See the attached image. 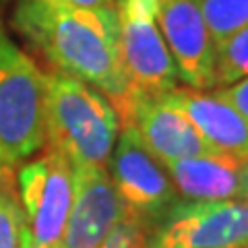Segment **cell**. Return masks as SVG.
Segmentation results:
<instances>
[{
  "label": "cell",
  "mask_w": 248,
  "mask_h": 248,
  "mask_svg": "<svg viewBox=\"0 0 248 248\" xmlns=\"http://www.w3.org/2000/svg\"><path fill=\"white\" fill-rule=\"evenodd\" d=\"M244 77H248V23L217 48V87Z\"/></svg>",
  "instance_id": "15"
},
{
  "label": "cell",
  "mask_w": 248,
  "mask_h": 248,
  "mask_svg": "<svg viewBox=\"0 0 248 248\" xmlns=\"http://www.w3.org/2000/svg\"><path fill=\"white\" fill-rule=\"evenodd\" d=\"M56 2L68 4V6H79V9H97V6L116 4V0H56Z\"/></svg>",
  "instance_id": "18"
},
{
  "label": "cell",
  "mask_w": 248,
  "mask_h": 248,
  "mask_svg": "<svg viewBox=\"0 0 248 248\" xmlns=\"http://www.w3.org/2000/svg\"><path fill=\"white\" fill-rule=\"evenodd\" d=\"M217 48L248 23V0H201Z\"/></svg>",
  "instance_id": "14"
},
{
  "label": "cell",
  "mask_w": 248,
  "mask_h": 248,
  "mask_svg": "<svg viewBox=\"0 0 248 248\" xmlns=\"http://www.w3.org/2000/svg\"><path fill=\"white\" fill-rule=\"evenodd\" d=\"M161 33L176 62L180 81L190 89L217 87V44L201 0H157Z\"/></svg>",
  "instance_id": "8"
},
{
  "label": "cell",
  "mask_w": 248,
  "mask_h": 248,
  "mask_svg": "<svg viewBox=\"0 0 248 248\" xmlns=\"http://www.w3.org/2000/svg\"><path fill=\"white\" fill-rule=\"evenodd\" d=\"M13 25L52 64V71L95 87L114 108L128 99L130 83L120 58L116 4L79 9L56 0H19Z\"/></svg>",
  "instance_id": "1"
},
{
  "label": "cell",
  "mask_w": 248,
  "mask_h": 248,
  "mask_svg": "<svg viewBox=\"0 0 248 248\" xmlns=\"http://www.w3.org/2000/svg\"><path fill=\"white\" fill-rule=\"evenodd\" d=\"M106 168L124 207V215L147 223L151 230L178 203L176 186L166 166L149 151L133 124L120 126L118 141Z\"/></svg>",
  "instance_id": "6"
},
{
  "label": "cell",
  "mask_w": 248,
  "mask_h": 248,
  "mask_svg": "<svg viewBox=\"0 0 248 248\" xmlns=\"http://www.w3.org/2000/svg\"><path fill=\"white\" fill-rule=\"evenodd\" d=\"M244 201H248V161H244Z\"/></svg>",
  "instance_id": "19"
},
{
  "label": "cell",
  "mask_w": 248,
  "mask_h": 248,
  "mask_svg": "<svg viewBox=\"0 0 248 248\" xmlns=\"http://www.w3.org/2000/svg\"><path fill=\"white\" fill-rule=\"evenodd\" d=\"M25 226L21 236L33 246H58L77 195V168L62 153L44 149L17 168Z\"/></svg>",
  "instance_id": "4"
},
{
  "label": "cell",
  "mask_w": 248,
  "mask_h": 248,
  "mask_svg": "<svg viewBox=\"0 0 248 248\" xmlns=\"http://www.w3.org/2000/svg\"><path fill=\"white\" fill-rule=\"evenodd\" d=\"M23 226L17 170H0V248H21Z\"/></svg>",
  "instance_id": "13"
},
{
  "label": "cell",
  "mask_w": 248,
  "mask_h": 248,
  "mask_svg": "<svg viewBox=\"0 0 248 248\" xmlns=\"http://www.w3.org/2000/svg\"><path fill=\"white\" fill-rule=\"evenodd\" d=\"M120 124H133L161 164L199 155L221 153L197 130L186 116L168 106L161 97H147L130 93L122 106L116 108Z\"/></svg>",
  "instance_id": "9"
},
{
  "label": "cell",
  "mask_w": 248,
  "mask_h": 248,
  "mask_svg": "<svg viewBox=\"0 0 248 248\" xmlns=\"http://www.w3.org/2000/svg\"><path fill=\"white\" fill-rule=\"evenodd\" d=\"M161 99L180 110L217 151L248 161V118L211 91L176 87Z\"/></svg>",
  "instance_id": "11"
},
{
  "label": "cell",
  "mask_w": 248,
  "mask_h": 248,
  "mask_svg": "<svg viewBox=\"0 0 248 248\" xmlns=\"http://www.w3.org/2000/svg\"><path fill=\"white\" fill-rule=\"evenodd\" d=\"M46 75V147L77 170L104 168L120 135V116L102 91L71 75Z\"/></svg>",
  "instance_id": "2"
},
{
  "label": "cell",
  "mask_w": 248,
  "mask_h": 248,
  "mask_svg": "<svg viewBox=\"0 0 248 248\" xmlns=\"http://www.w3.org/2000/svg\"><path fill=\"white\" fill-rule=\"evenodd\" d=\"M213 91L219 97L226 99V102H230L240 114H244L248 118V77H244V79H240L232 85H226V87H217Z\"/></svg>",
  "instance_id": "17"
},
{
  "label": "cell",
  "mask_w": 248,
  "mask_h": 248,
  "mask_svg": "<svg viewBox=\"0 0 248 248\" xmlns=\"http://www.w3.org/2000/svg\"><path fill=\"white\" fill-rule=\"evenodd\" d=\"M118 44L130 93L161 97L180 87L172 58L157 19V0H116Z\"/></svg>",
  "instance_id": "5"
},
{
  "label": "cell",
  "mask_w": 248,
  "mask_h": 248,
  "mask_svg": "<svg viewBox=\"0 0 248 248\" xmlns=\"http://www.w3.org/2000/svg\"><path fill=\"white\" fill-rule=\"evenodd\" d=\"M46 147V75L0 25V170Z\"/></svg>",
  "instance_id": "3"
},
{
  "label": "cell",
  "mask_w": 248,
  "mask_h": 248,
  "mask_svg": "<svg viewBox=\"0 0 248 248\" xmlns=\"http://www.w3.org/2000/svg\"><path fill=\"white\" fill-rule=\"evenodd\" d=\"M176 192L186 201H244V159L228 153L166 161Z\"/></svg>",
  "instance_id": "12"
},
{
  "label": "cell",
  "mask_w": 248,
  "mask_h": 248,
  "mask_svg": "<svg viewBox=\"0 0 248 248\" xmlns=\"http://www.w3.org/2000/svg\"><path fill=\"white\" fill-rule=\"evenodd\" d=\"M151 238V228L147 223L124 215L116 228L106 238L102 248H147Z\"/></svg>",
  "instance_id": "16"
},
{
  "label": "cell",
  "mask_w": 248,
  "mask_h": 248,
  "mask_svg": "<svg viewBox=\"0 0 248 248\" xmlns=\"http://www.w3.org/2000/svg\"><path fill=\"white\" fill-rule=\"evenodd\" d=\"M147 248H248V201H178Z\"/></svg>",
  "instance_id": "7"
},
{
  "label": "cell",
  "mask_w": 248,
  "mask_h": 248,
  "mask_svg": "<svg viewBox=\"0 0 248 248\" xmlns=\"http://www.w3.org/2000/svg\"><path fill=\"white\" fill-rule=\"evenodd\" d=\"M122 217L124 207L108 174V168L77 170V195L60 246L102 248Z\"/></svg>",
  "instance_id": "10"
},
{
  "label": "cell",
  "mask_w": 248,
  "mask_h": 248,
  "mask_svg": "<svg viewBox=\"0 0 248 248\" xmlns=\"http://www.w3.org/2000/svg\"><path fill=\"white\" fill-rule=\"evenodd\" d=\"M21 248H40V246H33V244H31V242H27V240L21 236ZM44 248H62V246L58 244V246H44Z\"/></svg>",
  "instance_id": "20"
}]
</instances>
